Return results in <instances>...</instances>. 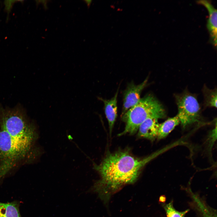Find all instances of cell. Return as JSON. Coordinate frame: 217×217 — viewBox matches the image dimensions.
<instances>
[{
  "label": "cell",
  "mask_w": 217,
  "mask_h": 217,
  "mask_svg": "<svg viewBox=\"0 0 217 217\" xmlns=\"http://www.w3.org/2000/svg\"><path fill=\"white\" fill-rule=\"evenodd\" d=\"M157 154L139 158L128 150L108 153L100 163L94 166L101 177L95 185V190L104 200L108 199L121 186L135 182L142 168Z\"/></svg>",
  "instance_id": "obj_1"
},
{
  "label": "cell",
  "mask_w": 217,
  "mask_h": 217,
  "mask_svg": "<svg viewBox=\"0 0 217 217\" xmlns=\"http://www.w3.org/2000/svg\"><path fill=\"white\" fill-rule=\"evenodd\" d=\"M0 126L17 141L33 145L38 138L34 124L29 121L19 106L4 108L0 105Z\"/></svg>",
  "instance_id": "obj_2"
},
{
  "label": "cell",
  "mask_w": 217,
  "mask_h": 217,
  "mask_svg": "<svg viewBox=\"0 0 217 217\" xmlns=\"http://www.w3.org/2000/svg\"><path fill=\"white\" fill-rule=\"evenodd\" d=\"M121 116L125 127L124 131L119 134L120 136L135 134L146 120L149 118H164L165 113L161 104L154 96L149 94L141 99L137 103Z\"/></svg>",
  "instance_id": "obj_3"
},
{
  "label": "cell",
  "mask_w": 217,
  "mask_h": 217,
  "mask_svg": "<svg viewBox=\"0 0 217 217\" xmlns=\"http://www.w3.org/2000/svg\"><path fill=\"white\" fill-rule=\"evenodd\" d=\"M32 146L17 141L6 132L0 130V179L16 161L25 156Z\"/></svg>",
  "instance_id": "obj_4"
},
{
  "label": "cell",
  "mask_w": 217,
  "mask_h": 217,
  "mask_svg": "<svg viewBox=\"0 0 217 217\" xmlns=\"http://www.w3.org/2000/svg\"><path fill=\"white\" fill-rule=\"evenodd\" d=\"M178 109L177 115L183 128L198 121L200 117V107L196 98L185 93L176 97Z\"/></svg>",
  "instance_id": "obj_5"
},
{
  "label": "cell",
  "mask_w": 217,
  "mask_h": 217,
  "mask_svg": "<svg viewBox=\"0 0 217 217\" xmlns=\"http://www.w3.org/2000/svg\"><path fill=\"white\" fill-rule=\"evenodd\" d=\"M148 79L139 84L132 82L128 84L124 92L122 115L140 100L141 93L146 86Z\"/></svg>",
  "instance_id": "obj_6"
},
{
  "label": "cell",
  "mask_w": 217,
  "mask_h": 217,
  "mask_svg": "<svg viewBox=\"0 0 217 217\" xmlns=\"http://www.w3.org/2000/svg\"><path fill=\"white\" fill-rule=\"evenodd\" d=\"M185 190L190 198V204L195 211L197 217H217L216 210L211 207L197 193L190 187Z\"/></svg>",
  "instance_id": "obj_7"
},
{
  "label": "cell",
  "mask_w": 217,
  "mask_h": 217,
  "mask_svg": "<svg viewBox=\"0 0 217 217\" xmlns=\"http://www.w3.org/2000/svg\"><path fill=\"white\" fill-rule=\"evenodd\" d=\"M197 2L204 5L207 9L209 17L207 20L206 27L209 34L210 42L214 46L217 45V9L209 0H197Z\"/></svg>",
  "instance_id": "obj_8"
},
{
  "label": "cell",
  "mask_w": 217,
  "mask_h": 217,
  "mask_svg": "<svg viewBox=\"0 0 217 217\" xmlns=\"http://www.w3.org/2000/svg\"><path fill=\"white\" fill-rule=\"evenodd\" d=\"M118 91L119 89L114 96L109 99H99L104 103V112L108 121L110 135L117 116V97Z\"/></svg>",
  "instance_id": "obj_9"
},
{
  "label": "cell",
  "mask_w": 217,
  "mask_h": 217,
  "mask_svg": "<svg viewBox=\"0 0 217 217\" xmlns=\"http://www.w3.org/2000/svg\"><path fill=\"white\" fill-rule=\"evenodd\" d=\"M158 120L155 118H149L146 120L139 127L138 137L152 141L154 140L157 137L159 124Z\"/></svg>",
  "instance_id": "obj_10"
},
{
  "label": "cell",
  "mask_w": 217,
  "mask_h": 217,
  "mask_svg": "<svg viewBox=\"0 0 217 217\" xmlns=\"http://www.w3.org/2000/svg\"><path fill=\"white\" fill-rule=\"evenodd\" d=\"M180 123V120L177 115L159 124L157 138L159 139L165 138Z\"/></svg>",
  "instance_id": "obj_11"
},
{
  "label": "cell",
  "mask_w": 217,
  "mask_h": 217,
  "mask_svg": "<svg viewBox=\"0 0 217 217\" xmlns=\"http://www.w3.org/2000/svg\"><path fill=\"white\" fill-rule=\"evenodd\" d=\"M19 207V203L17 201L0 202V217H21Z\"/></svg>",
  "instance_id": "obj_12"
},
{
  "label": "cell",
  "mask_w": 217,
  "mask_h": 217,
  "mask_svg": "<svg viewBox=\"0 0 217 217\" xmlns=\"http://www.w3.org/2000/svg\"><path fill=\"white\" fill-rule=\"evenodd\" d=\"M173 201H171L168 203H163L162 206L165 212L166 217H184L189 212L187 209L182 211L176 210L173 206Z\"/></svg>",
  "instance_id": "obj_13"
},
{
  "label": "cell",
  "mask_w": 217,
  "mask_h": 217,
  "mask_svg": "<svg viewBox=\"0 0 217 217\" xmlns=\"http://www.w3.org/2000/svg\"><path fill=\"white\" fill-rule=\"evenodd\" d=\"M206 96L207 104L210 106L217 107V92L213 91L209 92Z\"/></svg>",
  "instance_id": "obj_14"
},
{
  "label": "cell",
  "mask_w": 217,
  "mask_h": 217,
  "mask_svg": "<svg viewBox=\"0 0 217 217\" xmlns=\"http://www.w3.org/2000/svg\"><path fill=\"white\" fill-rule=\"evenodd\" d=\"M84 2L86 4L87 7L89 8L91 3L92 1L91 0H85Z\"/></svg>",
  "instance_id": "obj_15"
}]
</instances>
